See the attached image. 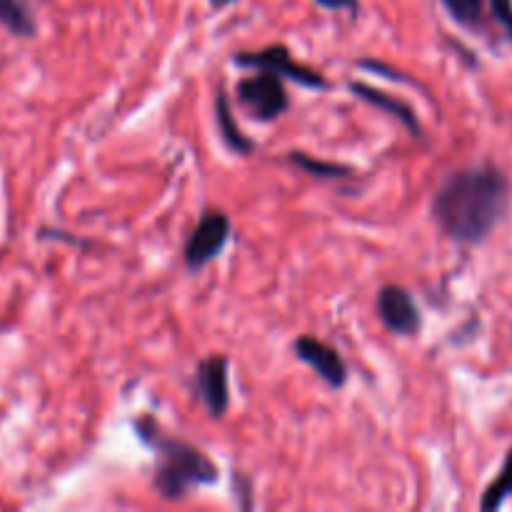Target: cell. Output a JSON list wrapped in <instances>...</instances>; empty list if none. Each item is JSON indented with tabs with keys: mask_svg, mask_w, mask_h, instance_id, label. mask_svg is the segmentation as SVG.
I'll list each match as a JSON object with an SVG mask.
<instances>
[{
	"mask_svg": "<svg viewBox=\"0 0 512 512\" xmlns=\"http://www.w3.org/2000/svg\"><path fill=\"white\" fill-rule=\"evenodd\" d=\"M510 185L498 168L460 170L450 175L433 200V218L448 238L463 245H478L505 218Z\"/></svg>",
	"mask_w": 512,
	"mask_h": 512,
	"instance_id": "1",
	"label": "cell"
},
{
	"mask_svg": "<svg viewBox=\"0 0 512 512\" xmlns=\"http://www.w3.org/2000/svg\"><path fill=\"white\" fill-rule=\"evenodd\" d=\"M135 430H138L140 440L145 445L158 450L160 463L158 470H155L153 483L163 498H185L193 488L213 485L218 480V468H215L208 455L200 453L198 448L188 445L185 440L163 435V430H160V425H155V420H138Z\"/></svg>",
	"mask_w": 512,
	"mask_h": 512,
	"instance_id": "2",
	"label": "cell"
},
{
	"mask_svg": "<svg viewBox=\"0 0 512 512\" xmlns=\"http://www.w3.org/2000/svg\"><path fill=\"white\" fill-rule=\"evenodd\" d=\"M238 100L260 123H270V120H275L290 108V98L283 78L270 73V70H258V75L240 80Z\"/></svg>",
	"mask_w": 512,
	"mask_h": 512,
	"instance_id": "3",
	"label": "cell"
},
{
	"mask_svg": "<svg viewBox=\"0 0 512 512\" xmlns=\"http://www.w3.org/2000/svg\"><path fill=\"white\" fill-rule=\"evenodd\" d=\"M235 65L248 70H270V73L280 75V78H288L293 83L303 85L310 90H323L328 88V80L318 73V70L308 68V65L295 63L290 50L285 45H270V48L258 50V53H238L235 55Z\"/></svg>",
	"mask_w": 512,
	"mask_h": 512,
	"instance_id": "4",
	"label": "cell"
},
{
	"mask_svg": "<svg viewBox=\"0 0 512 512\" xmlns=\"http://www.w3.org/2000/svg\"><path fill=\"white\" fill-rule=\"evenodd\" d=\"M230 230H233V225H230L228 215L220 213V210L205 213L200 223L195 225L188 245H185V265L190 270H200L210 260L218 258L225 245H228Z\"/></svg>",
	"mask_w": 512,
	"mask_h": 512,
	"instance_id": "5",
	"label": "cell"
},
{
	"mask_svg": "<svg viewBox=\"0 0 512 512\" xmlns=\"http://www.w3.org/2000/svg\"><path fill=\"white\" fill-rule=\"evenodd\" d=\"M378 315L395 335H415L420 330V310L413 295L398 285H385L378 295Z\"/></svg>",
	"mask_w": 512,
	"mask_h": 512,
	"instance_id": "6",
	"label": "cell"
},
{
	"mask_svg": "<svg viewBox=\"0 0 512 512\" xmlns=\"http://www.w3.org/2000/svg\"><path fill=\"white\" fill-rule=\"evenodd\" d=\"M295 355L303 360L308 368H313L330 388H343L345 380H348V365L340 358V353L335 348H330L328 343L318 338H310V335H303L293 343Z\"/></svg>",
	"mask_w": 512,
	"mask_h": 512,
	"instance_id": "7",
	"label": "cell"
},
{
	"mask_svg": "<svg viewBox=\"0 0 512 512\" xmlns=\"http://www.w3.org/2000/svg\"><path fill=\"white\" fill-rule=\"evenodd\" d=\"M198 390L203 403L208 405L213 418H223L230 405L228 388V358L225 355H210L198 365Z\"/></svg>",
	"mask_w": 512,
	"mask_h": 512,
	"instance_id": "8",
	"label": "cell"
},
{
	"mask_svg": "<svg viewBox=\"0 0 512 512\" xmlns=\"http://www.w3.org/2000/svg\"><path fill=\"white\" fill-rule=\"evenodd\" d=\"M350 90H353L358 98H363L368 105H373V108H380L388 115H393V118H398L400 123L410 130V135H420V120L415 118L410 105H405L403 100L393 98V95L383 93V90L378 88H370V85L365 83H350Z\"/></svg>",
	"mask_w": 512,
	"mask_h": 512,
	"instance_id": "9",
	"label": "cell"
},
{
	"mask_svg": "<svg viewBox=\"0 0 512 512\" xmlns=\"http://www.w3.org/2000/svg\"><path fill=\"white\" fill-rule=\"evenodd\" d=\"M215 113H218V133H220V138H223V143L228 145L233 153H240V155L253 153L255 143L240 133L238 123H235L233 113H230L228 98H225L223 90H220L218 98H215Z\"/></svg>",
	"mask_w": 512,
	"mask_h": 512,
	"instance_id": "10",
	"label": "cell"
},
{
	"mask_svg": "<svg viewBox=\"0 0 512 512\" xmlns=\"http://www.w3.org/2000/svg\"><path fill=\"white\" fill-rule=\"evenodd\" d=\"M0 25L18 38L35 35V18L25 0H0Z\"/></svg>",
	"mask_w": 512,
	"mask_h": 512,
	"instance_id": "11",
	"label": "cell"
},
{
	"mask_svg": "<svg viewBox=\"0 0 512 512\" xmlns=\"http://www.w3.org/2000/svg\"><path fill=\"white\" fill-rule=\"evenodd\" d=\"M450 18L463 28H480L485 18V0H440Z\"/></svg>",
	"mask_w": 512,
	"mask_h": 512,
	"instance_id": "12",
	"label": "cell"
},
{
	"mask_svg": "<svg viewBox=\"0 0 512 512\" xmlns=\"http://www.w3.org/2000/svg\"><path fill=\"white\" fill-rule=\"evenodd\" d=\"M290 163H295L298 168H303L305 173L310 175H318V178H348V175H353V170L345 168V165H338V163H325V160H315L310 158V155L305 153H290L288 155Z\"/></svg>",
	"mask_w": 512,
	"mask_h": 512,
	"instance_id": "13",
	"label": "cell"
},
{
	"mask_svg": "<svg viewBox=\"0 0 512 512\" xmlns=\"http://www.w3.org/2000/svg\"><path fill=\"white\" fill-rule=\"evenodd\" d=\"M510 495H512V453L508 455V460H505L503 473H500L498 478H495V483L485 490L480 508L498 510L500 505L505 503V498H510Z\"/></svg>",
	"mask_w": 512,
	"mask_h": 512,
	"instance_id": "14",
	"label": "cell"
},
{
	"mask_svg": "<svg viewBox=\"0 0 512 512\" xmlns=\"http://www.w3.org/2000/svg\"><path fill=\"white\" fill-rule=\"evenodd\" d=\"M490 10H493L495 20L503 25L505 35L512 38V0H488Z\"/></svg>",
	"mask_w": 512,
	"mask_h": 512,
	"instance_id": "15",
	"label": "cell"
},
{
	"mask_svg": "<svg viewBox=\"0 0 512 512\" xmlns=\"http://www.w3.org/2000/svg\"><path fill=\"white\" fill-rule=\"evenodd\" d=\"M320 8H328V10H358L360 3L358 0H315Z\"/></svg>",
	"mask_w": 512,
	"mask_h": 512,
	"instance_id": "16",
	"label": "cell"
},
{
	"mask_svg": "<svg viewBox=\"0 0 512 512\" xmlns=\"http://www.w3.org/2000/svg\"><path fill=\"white\" fill-rule=\"evenodd\" d=\"M233 3H238V0H210V5H213L215 10H223V8H228V5H233Z\"/></svg>",
	"mask_w": 512,
	"mask_h": 512,
	"instance_id": "17",
	"label": "cell"
}]
</instances>
